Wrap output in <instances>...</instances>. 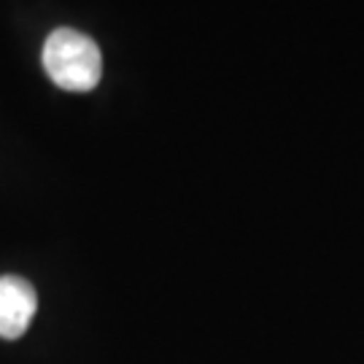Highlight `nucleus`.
I'll return each mask as SVG.
<instances>
[{
    "mask_svg": "<svg viewBox=\"0 0 364 364\" xmlns=\"http://www.w3.org/2000/svg\"><path fill=\"white\" fill-rule=\"evenodd\" d=\"M43 68L60 90L90 92L100 84V46L73 27H60L43 43Z\"/></svg>",
    "mask_w": 364,
    "mask_h": 364,
    "instance_id": "nucleus-1",
    "label": "nucleus"
},
{
    "mask_svg": "<svg viewBox=\"0 0 364 364\" xmlns=\"http://www.w3.org/2000/svg\"><path fill=\"white\" fill-rule=\"evenodd\" d=\"M38 297L30 281L19 275H0V338L16 340L36 316Z\"/></svg>",
    "mask_w": 364,
    "mask_h": 364,
    "instance_id": "nucleus-2",
    "label": "nucleus"
}]
</instances>
